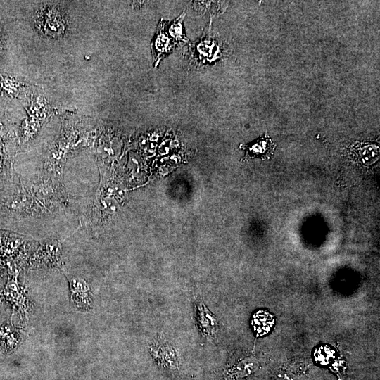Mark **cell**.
I'll return each instance as SVG.
<instances>
[{
  "label": "cell",
  "instance_id": "52a82bcc",
  "mask_svg": "<svg viewBox=\"0 0 380 380\" xmlns=\"http://www.w3.org/2000/svg\"><path fill=\"white\" fill-rule=\"evenodd\" d=\"M351 152L355 160L364 164H372L379 157V146L375 144H357Z\"/></svg>",
  "mask_w": 380,
  "mask_h": 380
},
{
  "label": "cell",
  "instance_id": "6da1fadb",
  "mask_svg": "<svg viewBox=\"0 0 380 380\" xmlns=\"http://www.w3.org/2000/svg\"><path fill=\"white\" fill-rule=\"evenodd\" d=\"M218 42L206 34L189 47V63L195 68L208 65L217 61L222 56Z\"/></svg>",
  "mask_w": 380,
  "mask_h": 380
},
{
  "label": "cell",
  "instance_id": "ba28073f",
  "mask_svg": "<svg viewBox=\"0 0 380 380\" xmlns=\"http://www.w3.org/2000/svg\"><path fill=\"white\" fill-rule=\"evenodd\" d=\"M252 324L257 334L262 336L271 330L274 324V319L268 312L259 310L254 314Z\"/></svg>",
  "mask_w": 380,
  "mask_h": 380
},
{
  "label": "cell",
  "instance_id": "7a4b0ae2",
  "mask_svg": "<svg viewBox=\"0 0 380 380\" xmlns=\"http://www.w3.org/2000/svg\"><path fill=\"white\" fill-rule=\"evenodd\" d=\"M195 318L196 325L203 337L215 335L218 329V322L201 300L195 302Z\"/></svg>",
  "mask_w": 380,
  "mask_h": 380
},
{
  "label": "cell",
  "instance_id": "277c9868",
  "mask_svg": "<svg viewBox=\"0 0 380 380\" xmlns=\"http://www.w3.org/2000/svg\"><path fill=\"white\" fill-rule=\"evenodd\" d=\"M151 355L156 362L163 367L175 369L177 366L173 348L164 341L158 340L152 346Z\"/></svg>",
  "mask_w": 380,
  "mask_h": 380
},
{
  "label": "cell",
  "instance_id": "3957f363",
  "mask_svg": "<svg viewBox=\"0 0 380 380\" xmlns=\"http://www.w3.org/2000/svg\"><path fill=\"white\" fill-rule=\"evenodd\" d=\"M176 46H177L176 43L166 34L162 25L159 23L151 44L155 67L158 65L165 56L171 53Z\"/></svg>",
  "mask_w": 380,
  "mask_h": 380
},
{
  "label": "cell",
  "instance_id": "5b68a950",
  "mask_svg": "<svg viewBox=\"0 0 380 380\" xmlns=\"http://www.w3.org/2000/svg\"><path fill=\"white\" fill-rule=\"evenodd\" d=\"M246 151V157L270 158L275 148V144L270 137L263 135L248 145L241 146Z\"/></svg>",
  "mask_w": 380,
  "mask_h": 380
},
{
  "label": "cell",
  "instance_id": "8992f818",
  "mask_svg": "<svg viewBox=\"0 0 380 380\" xmlns=\"http://www.w3.org/2000/svg\"><path fill=\"white\" fill-rule=\"evenodd\" d=\"M184 17L185 13H183L172 21L161 19L160 22L164 31L176 43L177 46L189 42L183 27Z\"/></svg>",
  "mask_w": 380,
  "mask_h": 380
}]
</instances>
